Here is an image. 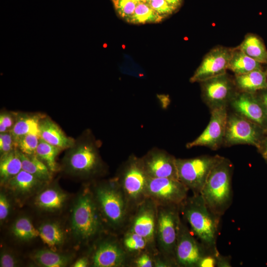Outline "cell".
<instances>
[{
  "label": "cell",
  "instance_id": "obj_11",
  "mask_svg": "<svg viewBox=\"0 0 267 267\" xmlns=\"http://www.w3.org/2000/svg\"><path fill=\"white\" fill-rule=\"evenodd\" d=\"M227 118L225 105L213 108L206 128L195 140L188 143L186 147L204 146L217 148L224 138Z\"/></svg>",
  "mask_w": 267,
  "mask_h": 267
},
{
  "label": "cell",
  "instance_id": "obj_8",
  "mask_svg": "<svg viewBox=\"0 0 267 267\" xmlns=\"http://www.w3.org/2000/svg\"><path fill=\"white\" fill-rule=\"evenodd\" d=\"M177 205H157L156 239L161 251L175 257L180 223Z\"/></svg>",
  "mask_w": 267,
  "mask_h": 267
},
{
  "label": "cell",
  "instance_id": "obj_38",
  "mask_svg": "<svg viewBox=\"0 0 267 267\" xmlns=\"http://www.w3.org/2000/svg\"><path fill=\"white\" fill-rule=\"evenodd\" d=\"M16 119L15 112L2 110L0 113V133L10 131Z\"/></svg>",
  "mask_w": 267,
  "mask_h": 267
},
{
  "label": "cell",
  "instance_id": "obj_25",
  "mask_svg": "<svg viewBox=\"0 0 267 267\" xmlns=\"http://www.w3.org/2000/svg\"><path fill=\"white\" fill-rule=\"evenodd\" d=\"M10 231L14 239L21 243L29 242L39 237L37 228L26 215L17 217L12 223Z\"/></svg>",
  "mask_w": 267,
  "mask_h": 267
},
{
  "label": "cell",
  "instance_id": "obj_46",
  "mask_svg": "<svg viewBox=\"0 0 267 267\" xmlns=\"http://www.w3.org/2000/svg\"><path fill=\"white\" fill-rule=\"evenodd\" d=\"M132 0L135 1L136 2L146 1V0Z\"/></svg>",
  "mask_w": 267,
  "mask_h": 267
},
{
  "label": "cell",
  "instance_id": "obj_28",
  "mask_svg": "<svg viewBox=\"0 0 267 267\" xmlns=\"http://www.w3.org/2000/svg\"><path fill=\"white\" fill-rule=\"evenodd\" d=\"M237 86L244 92L252 93L267 89V73L262 69L256 70L236 76Z\"/></svg>",
  "mask_w": 267,
  "mask_h": 267
},
{
  "label": "cell",
  "instance_id": "obj_12",
  "mask_svg": "<svg viewBox=\"0 0 267 267\" xmlns=\"http://www.w3.org/2000/svg\"><path fill=\"white\" fill-rule=\"evenodd\" d=\"M175 257L181 266H200L205 257L201 246L196 241L187 228L181 222L179 224Z\"/></svg>",
  "mask_w": 267,
  "mask_h": 267
},
{
  "label": "cell",
  "instance_id": "obj_36",
  "mask_svg": "<svg viewBox=\"0 0 267 267\" xmlns=\"http://www.w3.org/2000/svg\"><path fill=\"white\" fill-rule=\"evenodd\" d=\"M112 1L117 14L126 21L133 14L138 2L132 0H112Z\"/></svg>",
  "mask_w": 267,
  "mask_h": 267
},
{
  "label": "cell",
  "instance_id": "obj_1",
  "mask_svg": "<svg viewBox=\"0 0 267 267\" xmlns=\"http://www.w3.org/2000/svg\"><path fill=\"white\" fill-rule=\"evenodd\" d=\"M97 141L89 130H86L66 149L61 169L65 174L81 179L101 175L105 165L100 155Z\"/></svg>",
  "mask_w": 267,
  "mask_h": 267
},
{
  "label": "cell",
  "instance_id": "obj_22",
  "mask_svg": "<svg viewBox=\"0 0 267 267\" xmlns=\"http://www.w3.org/2000/svg\"><path fill=\"white\" fill-rule=\"evenodd\" d=\"M39 237L49 249L59 251L66 239V232L58 221H46L37 227Z\"/></svg>",
  "mask_w": 267,
  "mask_h": 267
},
{
  "label": "cell",
  "instance_id": "obj_24",
  "mask_svg": "<svg viewBox=\"0 0 267 267\" xmlns=\"http://www.w3.org/2000/svg\"><path fill=\"white\" fill-rule=\"evenodd\" d=\"M31 258L37 265L40 267H65L71 264L73 256L49 248L36 250L31 254Z\"/></svg>",
  "mask_w": 267,
  "mask_h": 267
},
{
  "label": "cell",
  "instance_id": "obj_23",
  "mask_svg": "<svg viewBox=\"0 0 267 267\" xmlns=\"http://www.w3.org/2000/svg\"><path fill=\"white\" fill-rule=\"evenodd\" d=\"M15 124L10 131L15 141L22 136L33 134L39 135V124L45 114L15 112Z\"/></svg>",
  "mask_w": 267,
  "mask_h": 267
},
{
  "label": "cell",
  "instance_id": "obj_43",
  "mask_svg": "<svg viewBox=\"0 0 267 267\" xmlns=\"http://www.w3.org/2000/svg\"><path fill=\"white\" fill-rule=\"evenodd\" d=\"M171 5L178 8L181 4L182 0H166Z\"/></svg>",
  "mask_w": 267,
  "mask_h": 267
},
{
  "label": "cell",
  "instance_id": "obj_19",
  "mask_svg": "<svg viewBox=\"0 0 267 267\" xmlns=\"http://www.w3.org/2000/svg\"><path fill=\"white\" fill-rule=\"evenodd\" d=\"M232 106L240 116L259 126L267 123V114L261 101L251 93L244 92L238 95L232 102Z\"/></svg>",
  "mask_w": 267,
  "mask_h": 267
},
{
  "label": "cell",
  "instance_id": "obj_35",
  "mask_svg": "<svg viewBox=\"0 0 267 267\" xmlns=\"http://www.w3.org/2000/svg\"><path fill=\"white\" fill-rule=\"evenodd\" d=\"M0 192V223L2 225L9 218L12 211V200L11 195L2 187Z\"/></svg>",
  "mask_w": 267,
  "mask_h": 267
},
{
  "label": "cell",
  "instance_id": "obj_45",
  "mask_svg": "<svg viewBox=\"0 0 267 267\" xmlns=\"http://www.w3.org/2000/svg\"><path fill=\"white\" fill-rule=\"evenodd\" d=\"M262 155L263 157L267 161V140L263 146Z\"/></svg>",
  "mask_w": 267,
  "mask_h": 267
},
{
  "label": "cell",
  "instance_id": "obj_37",
  "mask_svg": "<svg viewBox=\"0 0 267 267\" xmlns=\"http://www.w3.org/2000/svg\"><path fill=\"white\" fill-rule=\"evenodd\" d=\"M21 260L12 251L6 248L1 250L0 267H16L21 265Z\"/></svg>",
  "mask_w": 267,
  "mask_h": 267
},
{
  "label": "cell",
  "instance_id": "obj_20",
  "mask_svg": "<svg viewBox=\"0 0 267 267\" xmlns=\"http://www.w3.org/2000/svg\"><path fill=\"white\" fill-rule=\"evenodd\" d=\"M205 100L214 108L225 105L230 96L232 86L225 74L202 82Z\"/></svg>",
  "mask_w": 267,
  "mask_h": 267
},
{
  "label": "cell",
  "instance_id": "obj_34",
  "mask_svg": "<svg viewBox=\"0 0 267 267\" xmlns=\"http://www.w3.org/2000/svg\"><path fill=\"white\" fill-rule=\"evenodd\" d=\"M39 139V135L36 134H30L24 135L16 140V148L25 154H36Z\"/></svg>",
  "mask_w": 267,
  "mask_h": 267
},
{
  "label": "cell",
  "instance_id": "obj_9",
  "mask_svg": "<svg viewBox=\"0 0 267 267\" xmlns=\"http://www.w3.org/2000/svg\"><path fill=\"white\" fill-rule=\"evenodd\" d=\"M188 189L178 179L149 178L146 196L157 205L180 206L187 198Z\"/></svg>",
  "mask_w": 267,
  "mask_h": 267
},
{
  "label": "cell",
  "instance_id": "obj_33",
  "mask_svg": "<svg viewBox=\"0 0 267 267\" xmlns=\"http://www.w3.org/2000/svg\"><path fill=\"white\" fill-rule=\"evenodd\" d=\"M148 245L147 241L144 237L129 230L123 240L124 248L126 252L130 253L140 252Z\"/></svg>",
  "mask_w": 267,
  "mask_h": 267
},
{
  "label": "cell",
  "instance_id": "obj_21",
  "mask_svg": "<svg viewBox=\"0 0 267 267\" xmlns=\"http://www.w3.org/2000/svg\"><path fill=\"white\" fill-rule=\"evenodd\" d=\"M40 138L48 143L62 150L71 147L75 139L68 136L49 117L45 115L39 124Z\"/></svg>",
  "mask_w": 267,
  "mask_h": 267
},
{
  "label": "cell",
  "instance_id": "obj_7",
  "mask_svg": "<svg viewBox=\"0 0 267 267\" xmlns=\"http://www.w3.org/2000/svg\"><path fill=\"white\" fill-rule=\"evenodd\" d=\"M222 158L219 156H205L177 159L178 180L194 194H200L212 169Z\"/></svg>",
  "mask_w": 267,
  "mask_h": 267
},
{
  "label": "cell",
  "instance_id": "obj_13",
  "mask_svg": "<svg viewBox=\"0 0 267 267\" xmlns=\"http://www.w3.org/2000/svg\"><path fill=\"white\" fill-rule=\"evenodd\" d=\"M256 124L240 115L227 118L224 140L230 144H248L259 147L260 133Z\"/></svg>",
  "mask_w": 267,
  "mask_h": 267
},
{
  "label": "cell",
  "instance_id": "obj_16",
  "mask_svg": "<svg viewBox=\"0 0 267 267\" xmlns=\"http://www.w3.org/2000/svg\"><path fill=\"white\" fill-rule=\"evenodd\" d=\"M48 183L22 170L3 186L13 200L22 205L33 197Z\"/></svg>",
  "mask_w": 267,
  "mask_h": 267
},
{
  "label": "cell",
  "instance_id": "obj_26",
  "mask_svg": "<svg viewBox=\"0 0 267 267\" xmlns=\"http://www.w3.org/2000/svg\"><path fill=\"white\" fill-rule=\"evenodd\" d=\"M22 170V162L17 148L0 155V183L1 186H3L8 180L17 175Z\"/></svg>",
  "mask_w": 267,
  "mask_h": 267
},
{
  "label": "cell",
  "instance_id": "obj_42",
  "mask_svg": "<svg viewBox=\"0 0 267 267\" xmlns=\"http://www.w3.org/2000/svg\"><path fill=\"white\" fill-rule=\"evenodd\" d=\"M89 265V260L87 257H82L71 264L72 267H87Z\"/></svg>",
  "mask_w": 267,
  "mask_h": 267
},
{
  "label": "cell",
  "instance_id": "obj_30",
  "mask_svg": "<svg viewBox=\"0 0 267 267\" xmlns=\"http://www.w3.org/2000/svg\"><path fill=\"white\" fill-rule=\"evenodd\" d=\"M238 48L259 63L267 64V50L263 42L257 36L248 35Z\"/></svg>",
  "mask_w": 267,
  "mask_h": 267
},
{
  "label": "cell",
  "instance_id": "obj_14",
  "mask_svg": "<svg viewBox=\"0 0 267 267\" xmlns=\"http://www.w3.org/2000/svg\"><path fill=\"white\" fill-rule=\"evenodd\" d=\"M136 209L129 230L144 237L149 244H152L156 239L157 205L147 198Z\"/></svg>",
  "mask_w": 267,
  "mask_h": 267
},
{
  "label": "cell",
  "instance_id": "obj_18",
  "mask_svg": "<svg viewBox=\"0 0 267 267\" xmlns=\"http://www.w3.org/2000/svg\"><path fill=\"white\" fill-rule=\"evenodd\" d=\"M69 199L68 193L56 183L47 184L33 197L34 207L44 214H57L66 206Z\"/></svg>",
  "mask_w": 267,
  "mask_h": 267
},
{
  "label": "cell",
  "instance_id": "obj_39",
  "mask_svg": "<svg viewBox=\"0 0 267 267\" xmlns=\"http://www.w3.org/2000/svg\"><path fill=\"white\" fill-rule=\"evenodd\" d=\"M148 3L156 12L164 17L172 14L177 9L169 4L166 0H153Z\"/></svg>",
  "mask_w": 267,
  "mask_h": 267
},
{
  "label": "cell",
  "instance_id": "obj_17",
  "mask_svg": "<svg viewBox=\"0 0 267 267\" xmlns=\"http://www.w3.org/2000/svg\"><path fill=\"white\" fill-rule=\"evenodd\" d=\"M127 252L116 240L106 239L96 246L91 257L94 267H123L127 261Z\"/></svg>",
  "mask_w": 267,
  "mask_h": 267
},
{
  "label": "cell",
  "instance_id": "obj_44",
  "mask_svg": "<svg viewBox=\"0 0 267 267\" xmlns=\"http://www.w3.org/2000/svg\"><path fill=\"white\" fill-rule=\"evenodd\" d=\"M261 102L263 103L267 114V90L265 91L263 94Z\"/></svg>",
  "mask_w": 267,
  "mask_h": 267
},
{
  "label": "cell",
  "instance_id": "obj_2",
  "mask_svg": "<svg viewBox=\"0 0 267 267\" xmlns=\"http://www.w3.org/2000/svg\"><path fill=\"white\" fill-rule=\"evenodd\" d=\"M70 232L78 245H86L97 237L105 225L91 188L85 186L72 205Z\"/></svg>",
  "mask_w": 267,
  "mask_h": 267
},
{
  "label": "cell",
  "instance_id": "obj_3",
  "mask_svg": "<svg viewBox=\"0 0 267 267\" xmlns=\"http://www.w3.org/2000/svg\"><path fill=\"white\" fill-rule=\"evenodd\" d=\"M91 189L104 224L113 230L121 228L129 207L116 178L99 182Z\"/></svg>",
  "mask_w": 267,
  "mask_h": 267
},
{
  "label": "cell",
  "instance_id": "obj_31",
  "mask_svg": "<svg viewBox=\"0 0 267 267\" xmlns=\"http://www.w3.org/2000/svg\"><path fill=\"white\" fill-rule=\"evenodd\" d=\"M62 150L61 148L52 145L40 138L36 155L53 173L60 168L56 159Z\"/></svg>",
  "mask_w": 267,
  "mask_h": 267
},
{
  "label": "cell",
  "instance_id": "obj_47",
  "mask_svg": "<svg viewBox=\"0 0 267 267\" xmlns=\"http://www.w3.org/2000/svg\"><path fill=\"white\" fill-rule=\"evenodd\" d=\"M152 0H146V1H147V2H151V1H152Z\"/></svg>",
  "mask_w": 267,
  "mask_h": 267
},
{
  "label": "cell",
  "instance_id": "obj_5",
  "mask_svg": "<svg viewBox=\"0 0 267 267\" xmlns=\"http://www.w3.org/2000/svg\"><path fill=\"white\" fill-rule=\"evenodd\" d=\"M182 206V214L191 230L207 248L215 251L218 220L206 205L201 194L187 198Z\"/></svg>",
  "mask_w": 267,
  "mask_h": 267
},
{
  "label": "cell",
  "instance_id": "obj_32",
  "mask_svg": "<svg viewBox=\"0 0 267 267\" xmlns=\"http://www.w3.org/2000/svg\"><path fill=\"white\" fill-rule=\"evenodd\" d=\"M165 17L158 14L147 1L138 2L132 16L127 22L133 24L158 23Z\"/></svg>",
  "mask_w": 267,
  "mask_h": 267
},
{
  "label": "cell",
  "instance_id": "obj_4",
  "mask_svg": "<svg viewBox=\"0 0 267 267\" xmlns=\"http://www.w3.org/2000/svg\"><path fill=\"white\" fill-rule=\"evenodd\" d=\"M231 165L223 158L210 171L200 192L210 210L217 216L224 213L231 199Z\"/></svg>",
  "mask_w": 267,
  "mask_h": 267
},
{
  "label": "cell",
  "instance_id": "obj_10",
  "mask_svg": "<svg viewBox=\"0 0 267 267\" xmlns=\"http://www.w3.org/2000/svg\"><path fill=\"white\" fill-rule=\"evenodd\" d=\"M233 49L225 47H217L212 49L203 58L190 81L202 82L225 74Z\"/></svg>",
  "mask_w": 267,
  "mask_h": 267
},
{
  "label": "cell",
  "instance_id": "obj_41",
  "mask_svg": "<svg viewBox=\"0 0 267 267\" xmlns=\"http://www.w3.org/2000/svg\"><path fill=\"white\" fill-rule=\"evenodd\" d=\"M154 261L146 253L140 255L135 260L134 263L137 267H152L154 266Z\"/></svg>",
  "mask_w": 267,
  "mask_h": 267
},
{
  "label": "cell",
  "instance_id": "obj_6",
  "mask_svg": "<svg viewBox=\"0 0 267 267\" xmlns=\"http://www.w3.org/2000/svg\"><path fill=\"white\" fill-rule=\"evenodd\" d=\"M127 200L129 208L137 207L146 199L149 177L141 158L132 155L120 169L116 177Z\"/></svg>",
  "mask_w": 267,
  "mask_h": 267
},
{
  "label": "cell",
  "instance_id": "obj_27",
  "mask_svg": "<svg viewBox=\"0 0 267 267\" xmlns=\"http://www.w3.org/2000/svg\"><path fill=\"white\" fill-rule=\"evenodd\" d=\"M18 151L21 160L23 170L45 182L49 183L51 181L53 173L36 154L27 155L18 150Z\"/></svg>",
  "mask_w": 267,
  "mask_h": 267
},
{
  "label": "cell",
  "instance_id": "obj_40",
  "mask_svg": "<svg viewBox=\"0 0 267 267\" xmlns=\"http://www.w3.org/2000/svg\"><path fill=\"white\" fill-rule=\"evenodd\" d=\"M16 148V143L10 131L0 133V155L7 153Z\"/></svg>",
  "mask_w": 267,
  "mask_h": 267
},
{
  "label": "cell",
  "instance_id": "obj_15",
  "mask_svg": "<svg viewBox=\"0 0 267 267\" xmlns=\"http://www.w3.org/2000/svg\"><path fill=\"white\" fill-rule=\"evenodd\" d=\"M176 158L165 151L153 148L141 158L146 173L152 178L178 179Z\"/></svg>",
  "mask_w": 267,
  "mask_h": 267
},
{
  "label": "cell",
  "instance_id": "obj_29",
  "mask_svg": "<svg viewBox=\"0 0 267 267\" xmlns=\"http://www.w3.org/2000/svg\"><path fill=\"white\" fill-rule=\"evenodd\" d=\"M262 64L247 55L238 47L233 49L228 65V69L237 75L262 69Z\"/></svg>",
  "mask_w": 267,
  "mask_h": 267
}]
</instances>
